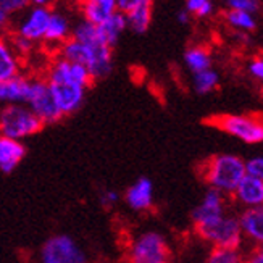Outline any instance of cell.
I'll return each instance as SVG.
<instances>
[{"mask_svg":"<svg viewBox=\"0 0 263 263\" xmlns=\"http://www.w3.org/2000/svg\"><path fill=\"white\" fill-rule=\"evenodd\" d=\"M8 25H10V15L0 8V34L8 28Z\"/></svg>","mask_w":263,"mask_h":263,"instance_id":"36","label":"cell"},{"mask_svg":"<svg viewBox=\"0 0 263 263\" xmlns=\"http://www.w3.org/2000/svg\"><path fill=\"white\" fill-rule=\"evenodd\" d=\"M71 23L60 11H52L49 18V25L44 34V42L52 45H60L71 37Z\"/></svg>","mask_w":263,"mask_h":263,"instance_id":"17","label":"cell"},{"mask_svg":"<svg viewBox=\"0 0 263 263\" xmlns=\"http://www.w3.org/2000/svg\"><path fill=\"white\" fill-rule=\"evenodd\" d=\"M71 39L78 41V42H83V44H105L100 37V32L99 28L92 23H89L86 20L79 21L78 25H74V28L71 29ZM107 45V44H105Z\"/></svg>","mask_w":263,"mask_h":263,"instance_id":"24","label":"cell"},{"mask_svg":"<svg viewBox=\"0 0 263 263\" xmlns=\"http://www.w3.org/2000/svg\"><path fill=\"white\" fill-rule=\"evenodd\" d=\"M141 2H144V0H117V11H120L123 15H128Z\"/></svg>","mask_w":263,"mask_h":263,"instance_id":"34","label":"cell"},{"mask_svg":"<svg viewBox=\"0 0 263 263\" xmlns=\"http://www.w3.org/2000/svg\"><path fill=\"white\" fill-rule=\"evenodd\" d=\"M246 176L263 179V158L261 157H252L247 162H244Z\"/></svg>","mask_w":263,"mask_h":263,"instance_id":"30","label":"cell"},{"mask_svg":"<svg viewBox=\"0 0 263 263\" xmlns=\"http://www.w3.org/2000/svg\"><path fill=\"white\" fill-rule=\"evenodd\" d=\"M199 175L210 189L221 192L223 196H231L246 176L244 160L233 154L213 155L199 166Z\"/></svg>","mask_w":263,"mask_h":263,"instance_id":"2","label":"cell"},{"mask_svg":"<svg viewBox=\"0 0 263 263\" xmlns=\"http://www.w3.org/2000/svg\"><path fill=\"white\" fill-rule=\"evenodd\" d=\"M97 28H99L102 41H104L108 47L113 49V45L118 42L120 36L124 32V29L128 28L126 16H124L123 13H120V11H115V13H113L108 20H105Z\"/></svg>","mask_w":263,"mask_h":263,"instance_id":"20","label":"cell"},{"mask_svg":"<svg viewBox=\"0 0 263 263\" xmlns=\"http://www.w3.org/2000/svg\"><path fill=\"white\" fill-rule=\"evenodd\" d=\"M29 5V0H0V8L11 16V15H18L23 13Z\"/></svg>","mask_w":263,"mask_h":263,"instance_id":"29","label":"cell"},{"mask_svg":"<svg viewBox=\"0 0 263 263\" xmlns=\"http://www.w3.org/2000/svg\"><path fill=\"white\" fill-rule=\"evenodd\" d=\"M239 226H241L242 236L246 234L252 241L260 244L263 241V210L261 207L246 209L237 216Z\"/></svg>","mask_w":263,"mask_h":263,"instance_id":"18","label":"cell"},{"mask_svg":"<svg viewBox=\"0 0 263 263\" xmlns=\"http://www.w3.org/2000/svg\"><path fill=\"white\" fill-rule=\"evenodd\" d=\"M10 45H11V49H13V52L18 55V57H23V55H28L32 47H34V44L25 37H21L18 36V34H13V37H11V41H8Z\"/></svg>","mask_w":263,"mask_h":263,"instance_id":"31","label":"cell"},{"mask_svg":"<svg viewBox=\"0 0 263 263\" xmlns=\"http://www.w3.org/2000/svg\"><path fill=\"white\" fill-rule=\"evenodd\" d=\"M197 234L220 249H239L242 242V231L239 226L237 216L224 215L223 218L210 228L199 230Z\"/></svg>","mask_w":263,"mask_h":263,"instance_id":"9","label":"cell"},{"mask_svg":"<svg viewBox=\"0 0 263 263\" xmlns=\"http://www.w3.org/2000/svg\"><path fill=\"white\" fill-rule=\"evenodd\" d=\"M178 21L181 23V25H187V23L191 21V13L186 10H179L178 11Z\"/></svg>","mask_w":263,"mask_h":263,"instance_id":"38","label":"cell"},{"mask_svg":"<svg viewBox=\"0 0 263 263\" xmlns=\"http://www.w3.org/2000/svg\"><path fill=\"white\" fill-rule=\"evenodd\" d=\"M242 255L239 249H220L213 247L207 263H242Z\"/></svg>","mask_w":263,"mask_h":263,"instance_id":"26","label":"cell"},{"mask_svg":"<svg viewBox=\"0 0 263 263\" xmlns=\"http://www.w3.org/2000/svg\"><path fill=\"white\" fill-rule=\"evenodd\" d=\"M224 215V196L215 189H209L202 202L192 212V223L196 226V231L205 230L218 223Z\"/></svg>","mask_w":263,"mask_h":263,"instance_id":"10","label":"cell"},{"mask_svg":"<svg viewBox=\"0 0 263 263\" xmlns=\"http://www.w3.org/2000/svg\"><path fill=\"white\" fill-rule=\"evenodd\" d=\"M124 200L133 210L144 212L148 210L154 203V184L148 178H139L133 186L126 189Z\"/></svg>","mask_w":263,"mask_h":263,"instance_id":"13","label":"cell"},{"mask_svg":"<svg viewBox=\"0 0 263 263\" xmlns=\"http://www.w3.org/2000/svg\"><path fill=\"white\" fill-rule=\"evenodd\" d=\"M218 84H220V76L213 70V68L200 71V73H196L192 76V86H194V89H196V92L200 96L213 92V90L218 87Z\"/></svg>","mask_w":263,"mask_h":263,"instance_id":"25","label":"cell"},{"mask_svg":"<svg viewBox=\"0 0 263 263\" xmlns=\"http://www.w3.org/2000/svg\"><path fill=\"white\" fill-rule=\"evenodd\" d=\"M242 263H263V254H261V250L260 249L254 250V252L250 254L249 257L242 258Z\"/></svg>","mask_w":263,"mask_h":263,"instance_id":"35","label":"cell"},{"mask_svg":"<svg viewBox=\"0 0 263 263\" xmlns=\"http://www.w3.org/2000/svg\"><path fill=\"white\" fill-rule=\"evenodd\" d=\"M20 74V57L13 52L10 42L0 34V83Z\"/></svg>","mask_w":263,"mask_h":263,"instance_id":"19","label":"cell"},{"mask_svg":"<svg viewBox=\"0 0 263 263\" xmlns=\"http://www.w3.org/2000/svg\"><path fill=\"white\" fill-rule=\"evenodd\" d=\"M207 124L246 144H260L263 141L261 118L254 115H216L209 118Z\"/></svg>","mask_w":263,"mask_h":263,"instance_id":"5","label":"cell"},{"mask_svg":"<svg viewBox=\"0 0 263 263\" xmlns=\"http://www.w3.org/2000/svg\"><path fill=\"white\" fill-rule=\"evenodd\" d=\"M124 16H126L128 28H131V31L137 34L145 32L152 23V0H144Z\"/></svg>","mask_w":263,"mask_h":263,"instance_id":"21","label":"cell"},{"mask_svg":"<svg viewBox=\"0 0 263 263\" xmlns=\"http://www.w3.org/2000/svg\"><path fill=\"white\" fill-rule=\"evenodd\" d=\"M228 10H239V11H247V13L257 15L260 10L258 0H223Z\"/></svg>","mask_w":263,"mask_h":263,"instance_id":"28","label":"cell"},{"mask_svg":"<svg viewBox=\"0 0 263 263\" xmlns=\"http://www.w3.org/2000/svg\"><path fill=\"white\" fill-rule=\"evenodd\" d=\"M31 78L25 74H16L7 81L0 83V102L4 105L10 104H26L28 92H29Z\"/></svg>","mask_w":263,"mask_h":263,"instance_id":"12","label":"cell"},{"mask_svg":"<svg viewBox=\"0 0 263 263\" xmlns=\"http://www.w3.org/2000/svg\"><path fill=\"white\" fill-rule=\"evenodd\" d=\"M83 18L99 26L117 11V0H79Z\"/></svg>","mask_w":263,"mask_h":263,"instance_id":"15","label":"cell"},{"mask_svg":"<svg viewBox=\"0 0 263 263\" xmlns=\"http://www.w3.org/2000/svg\"><path fill=\"white\" fill-rule=\"evenodd\" d=\"M118 200H120V194L113 189H107L100 194V203H102V207H105V209H111L113 205L118 203Z\"/></svg>","mask_w":263,"mask_h":263,"instance_id":"32","label":"cell"},{"mask_svg":"<svg viewBox=\"0 0 263 263\" xmlns=\"http://www.w3.org/2000/svg\"><path fill=\"white\" fill-rule=\"evenodd\" d=\"M53 0H29L31 7H42V8H50Z\"/></svg>","mask_w":263,"mask_h":263,"instance_id":"37","label":"cell"},{"mask_svg":"<svg viewBox=\"0 0 263 263\" xmlns=\"http://www.w3.org/2000/svg\"><path fill=\"white\" fill-rule=\"evenodd\" d=\"M171 252L166 241L158 233H144L136 239L129 250V263H170Z\"/></svg>","mask_w":263,"mask_h":263,"instance_id":"7","label":"cell"},{"mask_svg":"<svg viewBox=\"0 0 263 263\" xmlns=\"http://www.w3.org/2000/svg\"><path fill=\"white\" fill-rule=\"evenodd\" d=\"M249 73L254 79H257V81H261L263 79V60H261V57H255V59H252L249 62Z\"/></svg>","mask_w":263,"mask_h":263,"instance_id":"33","label":"cell"},{"mask_svg":"<svg viewBox=\"0 0 263 263\" xmlns=\"http://www.w3.org/2000/svg\"><path fill=\"white\" fill-rule=\"evenodd\" d=\"M226 25L236 29L237 32H252L257 29V16L247 11H239V10H226L224 13Z\"/></svg>","mask_w":263,"mask_h":263,"instance_id":"23","label":"cell"},{"mask_svg":"<svg viewBox=\"0 0 263 263\" xmlns=\"http://www.w3.org/2000/svg\"><path fill=\"white\" fill-rule=\"evenodd\" d=\"M59 57L70 63L83 65L89 71L92 81L107 78L113 68L111 47L105 44L89 45L70 37L59 47Z\"/></svg>","mask_w":263,"mask_h":263,"instance_id":"3","label":"cell"},{"mask_svg":"<svg viewBox=\"0 0 263 263\" xmlns=\"http://www.w3.org/2000/svg\"><path fill=\"white\" fill-rule=\"evenodd\" d=\"M45 81L63 117L71 115L83 107L86 90L94 83L83 65L70 63L60 57L50 63Z\"/></svg>","mask_w":263,"mask_h":263,"instance_id":"1","label":"cell"},{"mask_svg":"<svg viewBox=\"0 0 263 263\" xmlns=\"http://www.w3.org/2000/svg\"><path fill=\"white\" fill-rule=\"evenodd\" d=\"M52 10L50 8H42V7H28L25 10V15L21 16L16 26L18 36L31 41L32 44L44 41V34L49 25Z\"/></svg>","mask_w":263,"mask_h":263,"instance_id":"11","label":"cell"},{"mask_svg":"<svg viewBox=\"0 0 263 263\" xmlns=\"http://www.w3.org/2000/svg\"><path fill=\"white\" fill-rule=\"evenodd\" d=\"M186 11H189L191 16L197 18H209L212 16L215 5L213 0H186Z\"/></svg>","mask_w":263,"mask_h":263,"instance_id":"27","label":"cell"},{"mask_svg":"<svg viewBox=\"0 0 263 263\" xmlns=\"http://www.w3.org/2000/svg\"><path fill=\"white\" fill-rule=\"evenodd\" d=\"M42 263H87L86 255L70 236H52L41 249Z\"/></svg>","mask_w":263,"mask_h":263,"instance_id":"8","label":"cell"},{"mask_svg":"<svg viewBox=\"0 0 263 263\" xmlns=\"http://www.w3.org/2000/svg\"><path fill=\"white\" fill-rule=\"evenodd\" d=\"M42 129L44 124L26 105L10 104L0 108V136L21 141Z\"/></svg>","mask_w":263,"mask_h":263,"instance_id":"4","label":"cell"},{"mask_svg":"<svg viewBox=\"0 0 263 263\" xmlns=\"http://www.w3.org/2000/svg\"><path fill=\"white\" fill-rule=\"evenodd\" d=\"M212 62L213 60H212L210 50L202 47V45H194V47H189L184 53V63L192 71V74L210 70Z\"/></svg>","mask_w":263,"mask_h":263,"instance_id":"22","label":"cell"},{"mask_svg":"<svg viewBox=\"0 0 263 263\" xmlns=\"http://www.w3.org/2000/svg\"><path fill=\"white\" fill-rule=\"evenodd\" d=\"M25 105L41 120L44 126L45 124L59 123L63 118L60 108L55 104V99L45 79H41V78L31 79L29 92H28V99Z\"/></svg>","mask_w":263,"mask_h":263,"instance_id":"6","label":"cell"},{"mask_svg":"<svg viewBox=\"0 0 263 263\" xmlns=\"http://www.w3.org/2000/svg\"><path fill=\"white\" fill-rule=\"evenodd\" d=\"M26 155V147L21 141L0 136V171L5 175L11 173Z\"/></svg>","mask_w":263,"mask_h":263,"instance_id":"14","label":"cell"},{"mask_svg":"<svg viewBox=\"0 0 263 263\" xmlns=\"http://www.w3.org/2000/svg\"><path fill=\"white\" fill-rule=\"evenodd\" d=\"M237 202L246 205V209L252 207H261L263 203V179L244 176L242 181L239 182L234 194Z\"/></svg>","mask_w":263,"mask_h":263,"instance_id":"16","label":"cell"}]
</instances>
